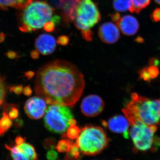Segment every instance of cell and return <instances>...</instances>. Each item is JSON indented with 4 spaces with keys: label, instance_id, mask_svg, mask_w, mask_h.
Listing matches in <instances>:
<instances>
[{
    "label": "cell",
    "instance_id": "1",
    "mask_svg": "<svg viewBox=\"0 0 160 160\" xmlns=\"http://www.w3.org/2000/svg\"><path fill=\"white\" fill-rule=\"evenodd\" d=\"M85 86L84 76L76 66L57 60L38 70L35 91L49 105L73 107L82 96Z\"/></svg>",
    "mask_w": 160,
    "mask_h": 160
},
{
    "label": "cell",
    "instance_id": "2",
    "mask_svg": "<svg viewBox=\"0 0 160 160\" xmlns=\"http://www.w3.org/2000/svg\"><path fill=\"white\" fill-rule=\"evenodd\" d=\"M21 9L19 28L23 32L42 29L54 16V9L42 0H31Z\"/></svg>",
    "mask_w": 160,
    "mask_h": 160
},
{
    "label": "cell",
    "instance_id": "3",
    "mask_svg": "<svg viewBox=\"0 0 160 160\" xmlns=\"http://www.w3.org/2000/svg\"><path fill=\"white\" fill-rule=\"evenodd\" d=\"M122 111L130 124L129 136L134 146L135 150L146 152L156 150L160 146V138L154 136L158 127L147 126L138 119L126 108Z\"/></svg>",
    "mask_w": 160,
    "mask_h": 160
},
{
    "label": "cell",
    "instance_id": "4",
    "mask_svg": "<svg viewBox=\"0 0 160 160\" xmlns=\"http://www.w3.org/2000/svg\"><path fill=\"white\" fill-rule=\"evenodd\" d=\"M101 20L99 10L92 0H76L72 21L81 30L84 39L88 42L92 40L91 29Z\"/></svg>",
    "mask_w": 160,
    "mask_h": 160
},
{
    "label": "cell",
    "instance_id": "5",
    "mask_svg": "<svg viewBox=\"0 0 160 160\" xmlns=\"http://www.w3.org/2000/svg\"><path fill=\"white\" fill-rule=\"evenodd\" d=\"M126 109L147 126L159 127L160 99H149L133 93Z\"/></svg>",
    "mask_w": 160,
    "mask_h": 160
},
{
    "label": "cell",
    "instance_id": "6",
    "mask_svg": "<svg viewBox=\"0 0 160 160\" xmlns=\"http://www.w3.org/2000/svg\"><path fill=\"white\" fill-rule=\"evenodd\" d=\"M109 138L98 126H87L81 130L76 142L80 152L85 155H96L109 145Z\"/></svg>",
    "mask_w": 160,
    "mask_h": 160
},
{
    "label": "cell",
    "instance_id": "7",
    "mask_svg": "<svg viewBox=\"0 0 160 160\" xmlns=\"http://www.w3.org/2000/svg\"><path fill=\"white\" fill-rule=\"evenodd\" d=\"M68 107L59 105H51L46 110L44 124L46 129L53 133H63L69 129V121L73 118Z\"/></svg>",
    "mask_w": 160,
    "mask_h": 160
},
{
    "label": "cell",
    "instance_id": "8",
    "mask_svg": "<svg viewBox=\"0 0 160 160\" xmlns=\"http://www.w3.org/2000/svg\"><path fill=\"white\" fill-rule=\"evenodd\" d=\"M105 106V103L98 96L89 95L83 99L81 105L82 112L88 117H93L100 114Z\"/></svg>",
    "mask_w": 160,
    "mask_h": 160
},
{
    "label": "cell",
    "instance_id": "9",
    "mask_svg": "<svg viewBox=\"0 0 160 160\" xmlns=\"http://www.w3.org/2000/svg\"><path fill=\"white\" fill-rule=\"evenodd\" d=\"M111 17L123 34L125 35H133L138 30L139 27L138 22L132 16L126 15L121 17L119 13H115L111 14Z\"/></svg>",
    "mask_w": 160,
    "mask_h": 160
},
{
    "label": "cell",
    "instance_id": "10",
    "mask_svg": "<svg viewBox=\"0 0 160 160\" xmlns=\"http://www.w3.org/2000/svg\"><path fill=\"white\" fill-rule=\"evenodd\" d=\"M24 109L30 118L39 119L44 116L47 110L46 101L40 97H33L26 101Z\"/></svg>",
    "mask_w": 160,
    "mask_h": 160
},
{
    "label": "cell",
    "instance_id": "11",
    "mask_svg": "<svg viewBox=\"0 0 160 160\" xmlns=\"http://www.w3.org/2000/svg\"><path fill=\"white\" fill-rule=\"evenodd\" d=\"M98 33L100 39L107 44L116 42L120 36L118 27L111 22L104 23L101 25Z\"/></svg>",
    "mask_w": 160,
    "mask_h": 160
},
{
    "label": "cell",
    "instance_id": "12",
    "mask_svg": "<svg viewBox=\"0 0 160 160\" xmlns=\"http://www.w3.org/2000/svg\"><path fill=\"white\" fill-rule=\"evenodd\" d=\"M107 127L112 132L122 134L125 138H129L130 124L125 116L117 115L110 118L107 122Z\"/></svg>",
    "mask_w": 160,
    "mask_h": 160
},
{
    "label": "cell",
    "instance_id": "13",
    "mask_svg": "<svg viewBox=\"0 0 160 160\" xmlns=\"http://www.w3.org/2000/svg\"><path fill=\"white\" fill-rule=\"evenodd\" d=\"M35 47L42 54H51L54 52L56 48L55 39L49 34L44 33L40 35L36 40Z\"/></svg>",
    "mask_w": 160,
    "mask_h": 160
},
{
    "label": "cell",
    "instance_id": "14",
    "mask_svg": "<svg viewBox=\"0 0 160 160\" xmlns=\"http://www.w3.org/2000/svg\"><path fill=\"white\" fill-rule=\"evenodd\" d=\"M14 146L19 151L25 154L29 160H38L37 153L34 147L29 143L26 142V141L20 144L15 143Z\"/></svg>",
    "mask_w": 160,
    "mask_h": 160
},
{
    "label": "cell",
    "instance_id": "15",
    "mask_svg": "<svg viewBox=\"0 0 160 160\" xmlns=\"http://www.w3.org/2000/svg\"><path fill=\"white\" fill-rule=\"evenodd\" d=\"M157 65L150 63V66L142 69L139 72L140 78L146 82H149L155 78L159 74Z\"/></svg>",
    "mask_w": 160,
    "mask_h": 160
},
{
    "label": "cell",
    "instance_id": "16",
    "mask_svg": "<svg viewBox=\"0 0 160 160\" xmlns=\"http://www.w3.org/2000/svg\"><path fill=\"white\" fill-rule=\"evenodd\" d=\"M31 0H0V9H22Z\"/></svg>",
    "mask_w": 160,
    "mask_h": 160
},
{
    "label": "cell",
    "instance_id": "17",
    "mask_svg": "<svg viewBox=\"0 0 160 160\" xmlns=\"http://www.w3.org/2000/svg\"><path fill=\"white\" fill-rule=\"evenodd\" d=\"M113 6L114 9L120 12L130 11L132 3L131 0H113Z\"/></svg>",
    "mask_w": 160,
    "mask_h": 160
},
{
    "label": "cell",
    "instance_id": "18",
    "mask_svg": "<svg viewBox=\"0 0 160 160\" xmlns=\"http://www.w3.org/2000/svg\"><path fill=\"white\" fill-rule=\"evenodd\" d=\"M151 0H131L132 7L130 10V12L140 13L142 9L149 6Z\"/></svg>",
    "mask_w": 160,
    "mask_h": 160
},
{
    "label": "cell",
    "instance_id": "19",
    "mask_svg": "<svg viewBox=\"0 0 160 160\" xmlns=\"http://www.w3.org/2000/svg\"><path fill=\"white\" fill-rule=\"evenodd\" d=\"M6 149L9 150L13 160H30L25 154L20 152L14 145H6Z\"/></svg>",
    "mask_w": 160,
    "mask_h": 160
},
{
    "label": "cell",
    "instance_id": "20",
    "mask_svg": "<svg viewBox=\"0 0 160 160\" xmlns=\"http://www.w3.org/2000/svg\"><path fill=\"white\" fill-rule=\"evenodd\" d=\"M72 143L69 140L62 139L58 142L55 148L59 152H68L71 148Z\"/></svg>",
    "mask_w": 160,
    "mask_h": 160
},
{
    "label": "cell",
    "instance_id": "21",
    "mask_svg": "<svg viewBox=\"0 0 160 160\" xmlns=\"http://www.w3.org/2000/svg\"><path fill=\"white\" fill-rule=\"evenodd\" d=\"M79 149L76 143H72L71 148L67 152L65 160H72L80 157Z\"/></svg>",
    "mask_w": 160,
    "mask_h": 160
},
{
    "label": "cell",
    "instance_id": "22",
    "mask_svg": "<svg viewBox=\"0 0 160 160\" xmlns=\"http://www.w3.org/2000/svg\"><path fill=\"white\" fill-rule=\"evenodd\" d=\"M12 124V122L9 118L7 112L6 111L3 112L2 117L0 119V126L5 128L7 131L9 128H11Z\"/></svg>",
    "mask_w": 160,
    "mask_h": 160
},
{
    "label": "cell",
    "instance_id": "23",
    "mask_svg": "<svg viewBox=\"0 0 160 160\" xmlns=\"http://www.w3.org/2000/svg\"><path fill=\"white\" fill-rule=\"evenodd\" d=\"M81 130L77 126H70L67 130V136L71 139H74L78 137Z\"/></svg>",
    "mask_w": 160,
    "mask_h": 160
},
{
    "label": "cell",
    "instance_id": "24",
    "mask_svg": "<svg viewBox=\"0 0 160 160\" xmlns=\"http://www.w3.org/2000/svg\"><path fill=\"white\" fill-rule=\"evenodd\" d=\"M6 95L5 83L2 78L0 77V106L3 104Z\"/></svg>",
    "mask_w": 160,
    "mask_h": 160
},
{
    "label": "cell",
    "instance_id": "25",
    "mask_svg": "<svg viewBox=\"0 0 160 160\" xmlns=\"http://www.w3.org/2000/svg\"><path fill=\"white\" fill-rule=\"evenodd\" d=\"M55 141L52 138L46 139L44 141L43 146L46 149H52L55 148Z\"/></svg>",
    "mask_w": 160,
    "mask_h": 160
},
{
    "label": "cell",
    "instance_id": "26",
    "mask_svg": "<svg viewBox=\"0 0 160 160\" xmlns=\"http://www.w3.org/2000/svg\"><path fill=\"white\" fill-rule=\"evenodd\" d=\"M9 118L11 120H14L18 117L19 111L17 107H12L8 113Z\"/></svg>",
    "mask_w": 160,
    "mask_h": 160
},
{
    "label": "cell",
    "instance_id": "27",
    "mask_svg": "<svg viewBox=\"0 0 160 160\" xmlns=\"http://www.w3.org/2000/svg\"><path fill=\"white\" fill-rule=\"evenodd\" d=\"M56 26V25L55 24L54 22L51 21L46 23L43 28H44V30L47 32H52L54 31Z\"/></svg>",
    "mask_w": 160,
    "mask_h": 160
},
{
    "label": "cell",
    "instance_id": "28",
    "mask_svg": "<svg viewBox=\"0 0 160 160\" xmlns=\"http://www.w3.org/2000/svg\"><path fill=\"white\" fill-rule=\"evenodd\" d=\"M69 38L67 36H61L58 38L57 43L61 46H65L68 45L69 42Z\"/></svg>",
    "mask_w": 160,
    "mask_h": 160
},
{
    "label": "cell",
    "instance_id": "29",
    "mask_svg": "<svg viewBox=\"0 0 160 160\" xmlns=\"http://www.w3.org/2000/svg\"><path fill=\"white\" fill-rule=\"evenodd\" d=\"M153 22H159L160 21V9L158 8L155 9L150 16Z\"/></svg>",
    "mask_w": 160,
    "mask_h": 160
},
{
    "label": "cell",
    "instance_id": "30",
    "mask_svg": "<svg viewBox=\"0 0 160 160\" xmlns=\"http://www.w3.org/2000/svg\"><path fill=\"white\" fill-rule=\"evenodd\" d=\"M46 158L48 160H57L58 158V152L53 149H51L47 152Z\"/></svg>",
    "mask_w": 160,
    "mask_h": 160
},
{
    "label": "cell",
    "instance_id": "31",
    "mask_svg": "<svg viewBox=\"0 0 160 160\" xmlns=\"http://www.w3.org/2000/svg\"><path fill=\"white\" fill-rule=\"evenodd\" d=\"M23 90V87L22 85L19 86H12L10 87V92H14L17 95H19L22 93Z\"/></svg>",
    "mask_w": 160,
    "mask_h": 160
},
{
    "label": "cell",
    "instance_id": "32",
    "mask_svg": "<svg viewBox=\"0 0 160 160\" xmlns=\"http://www.w3.org/2000/svg\"><path fill=\"white\" fill-rule=\"evenodd\" d=\"M23 93L26 96H30L32 93V90L30 88V86H26L23 90Z\"/></svg>",
    "mask_w": 160,
    "mask_h": 160
},
{
    "label": "cell",
    "instance_id": "33",
    "mask_svg": "<svg viewBox=\"0 0 160 160\" xmlns=\"http://www.w3.org/2000/svg\"><path fill=\"white\" fill-rule=\"evenodd\" d=\"M6 55L9 58L14 59L17 57V53L14 51H9L6 53Z\"/></svg>",
    "mask_w": 160,
    "mask_h": 160
},
{
    "label": "cell",
    "instance_id": "34",
    "mask_svg": "<svg viewBox=\"0 0 160 160\" xmlns=\"http://www.w3.org/2000/svg\"><path fill=\"white\" fill-rule=\"evenodd\" d=\"M31 56L33 59H37L39 56V52L37 49H35L31 52Z\"/></svg>",
    "mask_w": 160,
    "mask_h": 160
},
{
    "label": "cell",
    "instance_id": "35",
    "mask_svg": "<svg viewBox=\"0 0 160 160\" xmlns=\"http://www.w3.org/2000/svg\"><path fill=\"white\" fill-rule=\"evenodd\" d=\"M34 75V72L33 71H29L25 72V77L27 78L28 79H30L32 78H33Z\"/></svg>",
    "mask_w": 160,
    "mask_h": 160
},
{
    "label": "cell",
    "instance_id": "36",
    "mask_svg": "<svg viewBox=\"0 0 160 160\" xmlns=\"http://www.w3.org/2000/svg\"><path fill=\"white\" fill-rule=\"evenodd\" d=\"M23 121L21 119L17 120L15 123V126L17 128H21L23 126Z\"/></svg>",
    "mask_w": 160,
    "mask_h": 160
},
{
    "label": "cell",
    "instance_id": "37",
    "mask_svg": "<svg viewBox=\"0 0 160 160\" xmlns=\"http://www.w3.org/2000/svg\"><path fill=\"white\" fill-rule=\"evenodd\" d=\"M7 132L5 128L0 126V137L2 136Z\"/></svg>",
    "mask_w": 160,
    "mask_h": 160
},
{
    "label": "cell",
    "instance_id": "38",
    "mask_svg": "<svg viewBox=\"0 0 160 160\" xmlns=\"http://www.w3.org/2000/svg\"><path fill=\"white\" fill-rule=\"evenodd\" d=\"M69 124L70 126H75L77 124V121L74 119L72 118L69 121Z\"/></svg>",
    "mask_w": 160,
    "mask_h": 160
},
{
    "label": "cell",
    "instance_id": "39",
    "mask_svg": "<svg viewBox=\"0 0 160 160\" xmlns=\"http://www.w3.org/2000/svg\"><path fill=\"white\" fill-rule=\"evenodd\" d=\"M102 125H103V126L105 127H107V122L105 121H102Z\"/></svg>",
    "mask_w": 160,
    "mask_h": 160
},
{
    "label": "cell",
    "instance_id": "40",
    "mask_svg": "<svg viewBox=\"0 0 160 160\" xmlns=\"http://www.w3.org/2000/svg\"><path fill=\"white\" fill-rule=\"evenodd\" d=\"M154 1L156 3L160 5V0H154Z\"/></svg>",
    "mask_w": 160,
    "mask_h": 160
},
{
    "label": "cell",
    "instance_id": "41",
    "mask_svg": "<svg viewBox=\"0 0 160 160\" xmlns=\"http://www.w3.org/2000/svg\"></svg>",
    "mask_w": 160,
    "mask_h": 160
}]
</instances>
